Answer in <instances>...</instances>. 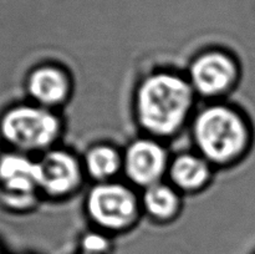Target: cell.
Here are the masks:
<instances>
[{"mask_svg": "<svg viewBox=\"0 0 255 254\" xmlns=\"http://www.w3.org/2000/svg\"><path fill=\"white\" fill-rule=\"evenodd\" d=\"M196 96L187 77L171 71L153 72L136 90L137 122L153 138L173 137L193 117Z\"/></svg>", "mask_w": 255, "mask_h": 254, "instance_id": "cell-1", "label": "cell"}, {"mask_svg": "<svg viewBox=\"0 0 255 254\" xmlns=\"http://www.w3.org/2000/svg\"><path fill=\"white\" fill-rule=\"evenodd\" d=\"M191 131L197 152L213 167L237 163L253 144V129L248 119L238 109L221 102L196 112Z\"/></svg>", "mask_w": 255, "mask_h": 254, "instance_id": "cell-2", "label": "cell"}, {"mask_svg": "<svg viewBox=\"0 0 255 254\" xmlns=\"http://www.w3.org/2000/svg\"><path fill=\"white\" fill-rule=\"evenodd\" d=\"M1 136L19 153L46 152L62 133L61 119L54 110L39 105H20L5 112L0 122Z\"/></svg>", "mask_w": 255, "mask_h": 254, "instance_id": "cell-3", "label": "cell"}, {"mask_svg": "<svg viewBox=\"0 0 255 254\" xmlns=\"http://www.w3.org/2000/svg\"><path fill=\"white\" fill-rule=\"evenodd\" d=\"M85 211L99 231L122 233L141 217V198L127 184L117 181L96 183L87 193Z\"/></svg>", "mask_w": 255, "mask_h": 254, "instance_id": "cell-4", "label": "cell"}, {"mask_svg": "<svg viewBox=\"0 0 255 254\" xmlns=\"http://www.w3.org/2000/svg\"><path fill=\"white\" fill-rule=\"evenodd\" d=\"M187 79L197 96L217 100L233 91L241 79V66L223 50H206L192 60Z\"/></svg>", "mask_w": 255, "mask_h": 254, "instance_id": "cell-5", "label": "cell"}, {"mask_svg": "<svg viewBox=\"0 0 255 254\" xmlns=\"http://www.w3.org/2000/svg\"><path fill=\"white\" fill-rule=\"evenodd\" d=\"M124 152V171L127 181L138 188H148L163 182L168 172V151L161 139L151 136L132 141Z\"/></svg>", "mask_w": 255, "mask_h": 254, "instance_id": "cell-6", "label": "cell"}, {"mask_svg": "<svg viewBox=\"0 0 255 254\" xmlns=\"http://www.w3.org/2000/svg\"><path fill=\"white\" fill-rule=\"evenodd\" d=\"M37 168L39 191L52 199H65L76 193L86 176L81 159L57 147L42 153Z\"/></svg>", "mask_w": 255, "mask_h": 254, "instance_id": "cell-7", "label": "cell"}, {"mask_svg": "<svg viewBox=\"0 0 255 254\" xmlns=\"http://www.w3.org/2000/svg\"><path fill=\"white\" fill-rule=\"evenodd\" d=\"M0 188L5 206L25 211L31 208L39 191L37 161L24 153H9L0 158Z\"/></svg>", "mask_w": 255, "mask_h": 254, "instance_id": "cell-8", "label": "cell"}, {"mask_svg": "<svg viewBox=\"0 0 255 254\" xmlns=\"http://www.w3.org/2000/svg\"><path fill=\"white\" fill-rule=\"evenodd\" d=\"M26 86L35 105L54 111L66 104L72 92L69 74L56 65H41L32 70Z\"/></svg>", "mask_w": 255, "mask_h": 254, "instance_id": "cell-9", "label": "cell"}, {"mask_svg": "<svg viewBox=\"0 0 255 254\" xmlns=\"http://www.w3.org/2000/svg\"><path fill=\"white\" fill-rule=\"evenodd\" d=\"M214 167L198 152H183L169 162L168 182L181 193H197L209 186Z\"/></svg>", "mask_w": 255, "mask_h": 254, "instance_id": "cell-10", "label": "cell"}, {"mask_svg": "<svg viewBox=\"0 0 255 254\" xmlns=\"http://www.w3.org/2000/svg\"><path fill=\"white\" fill-rule=\"evenodd\" d=\"M142 211L158 223H168L176 219L182 211L181 192L169 182H159L142 189Z\"/></svg>", "mask_w": 255, "mask_h": 254, "instance_id": "cell-11", "label": "cell"}, {"mask_svg": "<svg viewBox=\"0 0 255 254\" xmlns=\"http://www.w3.org/2000/svg\"><path fill=\"white\" fill-rule=\"evenodd\" d=\"M81 161L85 174L96 183L114 181L124 171V152L109 143L91 146Z\"/></svg>", "mask_w": 255, "mask_h": 254, "instance_id": "cell-12", "label": "cell"}, {"mask_svg": "<svg viewBox=\"0 0 255 254\" xmlns=\"http://www.w3.org/2000/svg\"><path fill=\"white\" fill-rule=\"evenodd\" d=\"M81 247L82 254H107L111 243L104 232L97 229V232H90L82 238Z\"/></svg>", "mask_w": 255, "mask_h": 254, "instance_id": "cell-13", "label": "cell"}]
</instances>
